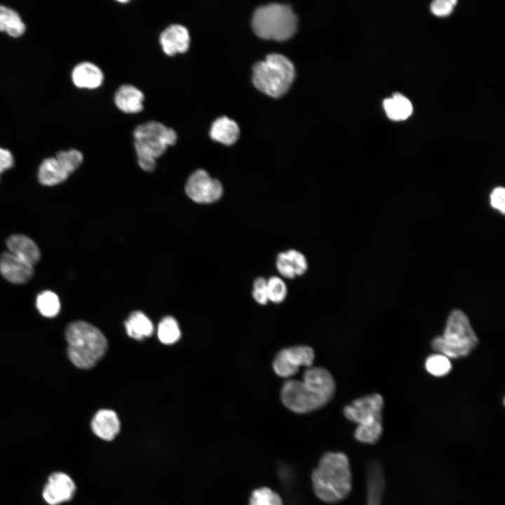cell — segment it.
Here are the masks:
<instances>
[{
    "label": "cell",
    "instance_id": "cell-1",
    "mask_svg": "<svg viewBox=\"0 0 505 505\" xmlns=\"http://www.w3.org/2000/svg\"><path fill=\"white\" fill-rule=\"evenodd\" d=\"M311 479L314 492L321 501L334 504L344 500L352 490L349 457L342 452H325L313 470Z\"/></svg>",
    "mask_w": 505,
    "mask_h": 505
},
{
    "label": "cell",
    "instance_id": "cell-2",
    "mask_svg": "<svg viewBox=\"0 0 505 505\" xmlns=\"http://www.w3.org/2000/svg\"><path fill=\"white\" fill-rule=\"evenodd\" d=\"M67 355L70 361L80 369L94 367L103 357L107 341L95 326L83 321L70 323L65 330Z\"/></svg>",
    "mask_w": 505,
    "mask_h": 505
},
{
    "label": "cell",
    "instance_id": "cell-3",
    "mask_svg": "<svg viewBox=\"0 0 505 505\" xmlns=\"http://www.w3.org/2000/svg\"><path fill=\"white\" fill-rule=\"evenodd\" d=\"M133 137L137 164L142 170L149 173L156 168V159L177 141L174 129L156 121L137 126L134 129Z\"/></svg>",
    "mask_w": 505,
    "mask_h": 505
},
{
    "label": "cell",
    "instance_id": "cell-4",
    "mask_svg": "<svg viewBox=\"0 0 505 505\" xmlns=\"http://www.w3.org/2000/svg\"><path fill=\"white\" fill-rule=\"evenodd\" d=\"M478 343L467 316L455 309L447 318L443 335L434 337L431 346L447 358H460L469 355Z\"/></svg>",
    "mask_w": 505,
    "mask_h": 505
},
{
    "label": "cell",
    "instance_id": "cell-5",
    "mask_svg": "<svg viewBox=\"0 0 505 505\" xmlns=\"http://www.w3.org/2000/svg\"><path fill=\"white\" fill-rule=\"evenodd\" d=\"M252 82L260 90L272 97H279L288 91L295 75L292 62L285 55L271 53L265 60L252 67Z\"/></svg>",
    "mask_w": 505,
    "mask_h": 505
},
{
    "label": "cell",
    "instance_id": "cell-6",
    "mask_svg": "<svg viewBox=\"0 0 505 505\" xmlns=\"http://www.w3.org/2000/svg\"><path fill=\"white\" fill-rule=\"evenodd\" d=\"M297 18L285 4L271 3L257 7L252 15V26L261 38L278 41L291 37L297 29Z\"/></svg>",
    "mask_w": 505,
    "mask_h": 505
},
{
    "label": "cell",
    "instance_id": "cell-7",
    "mask_svg": "<svg viewBox=\"0 0 505 505\" xmlns=\"http://www.w3.org/2000/svg\"><path fill=\"white\" fill-rule=\"evenodd\" d=\"M281 397L286 408L296 413H307L324 406L328 400L310 390L302 381H286Z\"/></svg>",
    "mask_w": 505,
    "mask_h": 505
},
{
    "label": "cell",
    "instance_id": "cell-8",
    "mask_svg": "<svg viewBox=\"0 0 505 505\" xmlns=\"http://www.w3.org/2000/svg\"><path fill=\"white\" fill-rule=\"evenodd\" d=\"M184 191L192 201L199 204H210L221 198L224 188L219 180L211 177L208 171L199 168L187 177Z\"/></svg>",
    "mask_w": 505,
    "mask_h": 505
},
{
    "label": "cell",
    "instance_id": "cell-9",
    "mask_svg": "<svg viewBox=\"0 0 505 505\" xmlns=\"http://www.w3.org/2000/svg\"><path fill=\"white\" fill-rule=\"evenodd\" d=\"M76 490V484L69 473L54 471L47 476L41 489V497L47 505H62L72 501Z\"/></svg>",
    "mask_w": 505,
    "mask_h": 505
},
{
    "label": "cell",
    "instance_id": "cell-10",
    "mask_svg": "<svg viewBox=\"0 0 505 505\" xmlns=\"http://www.w3.org/2000/svg\"><path fill=\"white\" fill-rule=\"evenodd\" d=\"M384 405L382 396L379 393L370 394L354 400L343 409L344 417L358 425H365L382 421Z\"/></svg>",
    "mask_w": 505,
    "mask_h": 505
},
{
    "label": "cell",
    "instance_id": "cell-11",
    "mask_svg": "<svg viewBox=\"0 0 505 505\" xmlns=\"http://www.w3.org/2000/svg\"><path fill=\"white\" fill-rule=\"evenodd\" d=\"M159 43L163 53L168 56L184 53L190 47L189 32L182 25L172 24L161 33Z\"/></svg>",
    "mask_w": 505,
    "mask_h": 505
},
{
    "label": "cell",
    "instance_id": "cell-12",
    "mask_svg": "<svg viewBox=\"0 0 505 505\" xmlns=\"http://www.w3.org/2000/svg\"><path fill=\"white\" fill-rule=\"evenodd\" d=\"M93 433L104 442H112L121 431V422L117 414L112 410H99L90 422Z\"/></svg>",
    "mask_w": 505,
    "mask_h": 505
},
{
    "label": "cell",
    "instance_id": "cell-13",
    "mask_svg": "<svg viewBox=\"0 0 505 505\" xmlns=\"http://www.w3.org/2000/svg\"><path fill=\"white\" fill-rule=\"evenodd\" d=\"M0 273L9 282L22 284L29 281L34 274L33 266L10 252L0 257Z\"/></svg>",
    "mask_w": 505,
    "mask_h": 505
},
{
    "label": "cell",
    "instance_id": "cell-14",
    "mask_svg": "<svg viewBox=\"0 0 505 505\" xmlns=\"http://www.w3.org/2000/svg\"><path fill=\"white\" fill-rule=\"evenodd\" d=\"M302 382L310 390L328 401L335 393V380L330 372L323 368L314 367L307 369L304 372Z\"/></svg>",
    "mask_w": 505,
    "mask_h": 505
},
{
    "label": "cell",
    "instance_id": "cell-15",
    "mask_svg": "<svg viewBox=\"0 0 505 505\" xmlns=\"http://www.w3.org/2000/svg\"><path fill=\"white\" fill-rule=\"evenodd\" d=\"M276 266L280 274L288 278L303 275L308 268L305 256L294 249L280 252L276 258Z\"/></svg>",
    "mask_w": 505,
    "mask_h": 505
},
{
    "label": "cell",
    "instance_id": "cell-16",
    "mask_svg": "<svg viewBox=\"0 0 505 505\" xmlns=\"http://www.w3.org/2000/svg\"><path fill=\"white\" fill-rule=\"evenodd\" d=\"M72 80L79 88L95 89L104 81L101 69L90 62H82L76 65L72 72Z\"/></svg>",
    "mask_w": 505,
    "mask_h": 505
},
{
    "label": "cell",
    "instance_id": "cell-17",
    "mask_svg": "<svg viewBox=\"0 0 505 505\" xmlns=\"http://www.w3.org/2000/svg\"><path fill=\"white\" fill-rule=\"evenodd\" d=\"M116 107L126 114L140 112L143 108V93L131 84H123L116 91L114 97Z\"/></svg>",
    "mask_w": 505,
    "mask_h": 505
},
{
    "label": "cell",
    "instance_id": "cell-18",
    "mask_svg": "<svg viewBox=\"0 0 505 505\" xmlns=\"http://www.w3.org/2000/svg\"><path fill=\"white\" fill-rule=\"evenodd\" d=\"M6 245L10 253L32 266L40 260L41 253L37 245L25 235L11 236L6 241Z\"/></svg>",
    "mask_w": 505,
    "mask_h": 505
},
{
    "label": "cell",
    "instance_id": "cell-19",
    "mask_svg": "<svg viewBox=\"0 0 505 505\" xmlns=\"http://www.w3.org/2000/svg\"><path fill=\"white\" fill-rule=\"evenodd\" d=\"M240 130L235 121L227 116L215 119L211 125L209 135L214 141L225 145L234 144L238 139Z\"/></svg>",
    "mask_w": 505,
    "mask_h": 505
},
{
    "label": "cell",
    "instance_id": "cell-20",
    "mask_svg": "<svg viewBox=\"0 0 505 505\" xmlns=\"http://www.w3.org/2000/svg\"><path fill=\"white\" fill-rule=\"evenodd\" d=\"M69 176L55 157L45 159L39 168V181L43 185H56L66 180Z\"/></svg>",
    "mask_w": 505,
    "mask_h": 505
},
{
    "label": "cell",
    "instance_id": "cell-21",
    "mask_svg": "<svg viewBox=\"0 0 505 505\" xmlns=\"http://www.w3.org/2000/svg\"><path fill=\"white\" fill-rule=\"evenodd\" d=\"M26 31V25L19 13L14 9L0 4V32L10 36L18 38Z\"/></svg>",
    "mask_w": 505,
    "mask_h": 505
},
{
    "label": "cell",
    "instance_id": "cell-22",
    "mask_svg": "<svg viewBox=\"0 0 505 505\" xmlns=\"http://www.w3.org/2000/svg\"><path fill=\"white\" fill-rule=\"evenodd\" d=\"M125 327L128 336L137 340L150 337L154 332L151 320L140 311L130 314L125 322Z\"/></svg>",
    "mask_w": 505,
    "mask_h": 505
},
{
    "label": "cell",
    "instance_id": "cell-23",
    "mask_svg": "<svg viewBox=\"0 0 505 505\" xmlns=\"http://www.w3.org/2000/svg\"><path fill=\"white\" fill-rule=\"evenodd\" d=\"M387 116L393 121H403L408 119L412 112L410 101L399 93H395L390 98L383 102Z\"/></svg>",
    "mask_w": 505,
    "mask_h": 505
},
{
    "label": "cell",
    "instance_id": "cell-24",
    "mask_svg": "<svg viewBox=\"0 0 505 505\" xmlns=\"http://www.w3.org/2000/svg\"><path fill=\"white\" fill-rule=\"evenodd\" d=\"M282 351L290 364L298 370L300 366H311L315 357L313 349L309 346L297 345Z\"/></svg>",
    "mask_w": 505,
    "mask_h": 505
},
{
    "label": "cell",
    "instance_id": "cell-25",
    "mask_svg": "<svg viewBox=\"0 0 505 505\" xmlns=\"http://www.w3.org/2000/svg\"><path fill=\"white\" fill-rule=\"evenodd\" d=\"M36 306L40 314L47 318L55 317L60 310L58 295L50 290L43 291L37 295Z\"/></svg>",
    "mask_w": 505,
    "mask_h": 505
},
{
    "label": "cell",
    "instance_id": "cell-26",
    "mask_svg": "<svg viewBox=\"0 0 505 505\" xmlns=\"http://www.w3.org/2000/svg\"><path fill=\"white\" fill-rule=\"evenodd\" d=\"M383 433L382 421H377L365 425H358L354 431L355 439L364 444H375L382 437Z\"/></svg>",
    "mask_w": 505,
    "mask_h": 505
},
{
    "label": "cell",
    "instance_id": "cell-27",
    "mask_svg": "<svg viewBox=\"0 0 505 505\" xmlns=\"http://www.w3.org/2000/svg\"><path fill=\"white\" fill-rule=\"evenodd\" d=\"M158 337L165 344L177 342L180 338V330L177 321L171 316L163 318L159 324Z\"/></svg>",
    "mask_w": 505,
    "mask_h": 505
},
{
    "label": "cell",
    "instance_id": "cell-28",
    "mask_svg": "<svg viewBox=\"0 0 505 505\" xmlns=\"http://www.w3.org/2000/svg\"><path fill=\"white\" fill-rule=\"evenodd\" d=\"M425 368L431 375L442 377L450 372L452 363L447 356L441 354H432L426 359Z\"/></svg>",
    "mask_w": 505,
    "mask_h": 505
},
{
    "label": "cell",
    "instance_id": "cell-29",
    "mask_svg": "<svg viewBox=\"0 0 505 505\" xmlns=\"http://www.w3.org/2000/svg\"><path fill=\"white\" fill-rule=\"evenodd\" d=\"M55 158L69 175L75 172L83 161L82 153L75 149L60 151L56 154Z\"/></svg>",
    "mask_w": 505,
    "mask_h": 505
},
{
    "label": "cell",
    "instance_id": "cell-30",
    "mask_svg": "<svg viewBox=\"0 0 505 505\" xmlns=\"http://www.w3.org/2000/svg\"><path fill=\"white\" fill-rule=\"evenodd\" d=\"M249 505H283L281 496L266 487L255 490L250 497Z\"/></svg>",
    "mask_w": 505,
    "mask_h": 505
},
{
    "label": "cell",
    "instance_id": "cell-31",
    "mask_svg": "<svg viewBox=\"0 0 505 505\" xmlns=\"http://www.w3.org/2000/svg\"><path fill=\"white\" fill-rule=\"evenodd\" d=\"M269 300L274 303L282 302L287 295V287L284 281L278 276H271L267 280Z\"/></svg>",
    "mask_w": 505,
    "mask_h": 505
},
{
    "label": "cell",
    "instance_id": "cell-32",
    "mask_svg": "<svg viewBox=\"0 0 505 505\" xmlns=\"http://www.w3.org/2000/svg\"><path fill=\"white\" fill-rule=\"evenodd\" d=\"M273 368L276 375L283 377H290L298 372V370L290 364L282 350L274 358Z\"/></svg>",
    "mask_w": 505,
    "mask_h": 505
},
{
    "label": "cell",
    "instance_id": "cell-33",
    "mask_svg": "<svg viewBox=\"0 0 505 505\" xmlns=\"http://www.w3.org/2000/svg\"><path fill=\"white\" fill-rule=\"evenodd\" d=\"M252 297L260 304H266L269 300L267 280L263 277L257 278L253 283Z\"/></svg>",
    "mask_w": 505,
    "mask_h": 505
},
{
    "label": "cell",
    "instance_id": "cell-34",
    "mask_svg": "<svg viewBox=\"0 0 505 505\" xmlns=\"http://www.w3.org/2000/svg\"><path fill=\"white\" fill-rule=\"evenodd\" d=\"M457 2L456 0L434 1L431 4V11L436 16L448 15L452 11Z\"/></svg>",
    "mask_w": 505,
    "mask_h": 505
},
{
    "label": "cell",
    "instance_id": "cell-35",
    "mask_svg": "<svg viewBox=\"0 0 505 505\" xmlns=\"http://www.w3.org/2000/svg\"><path fill=\"white\" fill-rule=\"evenodd\" d=\"M490 200L493 208L504 213L505 190L503 187L495 188L491 194Z\"/></svg>",
    "mask_w": 505,
    "mask_h": 505
},
{
    "label": "cell",
    "instance_id": "cell-36",
    "mask_svg": "<svg viewBox=\"0 0 505 505\" xmlns=\"http://www.w3.org/2000/svg\"><path fill=\"white\" fill-rule=\"evenodd\" d=\"M14 163V159L11 152L4 148L0 147V175L5 170L9 169Z\"/></svg>",
    "mask_w": 505,
    "mask_h": 505
}]
</instances>
